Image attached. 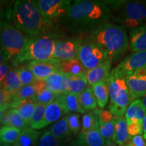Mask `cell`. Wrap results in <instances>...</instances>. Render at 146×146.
<instances>
[{
    "label": "cell",
    "instance_id": "7a4b0ae2",
    "mask_svg": "<svg viewBox=\"0 0 146 146\" xmlns=\"http://www.w3.org/2000/svg\"><path fill=\"white\" fill-rule=\"evenodd\" d=\"M88 38L100 45L112 60L121 57L129 45L127 29L112 23L101 25L90 33Z\"/></svg>",
    "mask_w": 146,
    "mask_h": 146
},
{
    "label": "cell",
    "instance_id": "7402d4cb",
    "mask_svg": "<svg viewBox=\"0 0 146 146\" xmlns=\"http://www.w3.org/2000/svg\"><path fill=\"white\" fill-rule=\"evenodd\" d=\"M0 125L1 127H10L19 129L28 127V124L24 120L15 108H9L5 111Z\"/></svg>",
    "mask_w": 146,
    "mask_h": 146
},
{
    "label": "cell",
    "instance_id": "4316f807",
    "mask_svg": "<svg viewBox=\"0 0 146 146\" xmlns=\"http://www.w3.org/2000/svg\"><path fill=\"white\" fill-rule=\"evenodd\" d=\"M59 71L69 75H78V74H85L87 70L84 68L80 60L78 58L66 60V61H59Z\"/></svg>",
    "mask_w": 146,
    "mask_h": 146
},
{
    "label": "cell",
    "instance_id": "ee69618b",
    "mask_svg": "<svg viewBox=\"0 0 146 146\" xmlns=\"http://www.w3.org/2000/svg\"><path fill=\"white\" fill-rule=\"evenodd\" d=\"M12 95L3 87L0 89V108L5 104L10 103Z\"/></svg>",
    "mask_w": 146,
    "mask_h": 146
},
{
    "label": "cell",
    "instance_id": "8d00e7d4",
    "mask_svg": "<svg viewBox=\"0 0 146 146\" xmlns=\"http://www.w3.org/2000/svg\"><path fill=\"white\" fill-rule=\"evenodd\" d=\"M116 119V118L115 117L114 119L110 123H99L98 131L105 140H113L114 141Z\"/></svg>",
    "mask_w": 146,
    "mask_h": 146
},
{
    "label": "cell",
    "instance_id": "1f68e13d",
    "mask_svg": "<svg viewBox=\"0 0 146 146\" xmlns=\"http://www.w3.org/2000/svg\"><path fill=\"white\" fill-rule=\"evenodd\" d=\"M21 130L14 127H1L0 129V141L7 145H14L17 141Z\"/></svg>",
    "mask_w": 146,
    "mask_h": 146
},
{
    "label": "cell",
    "instance_id": "5bb4252c",
    "mask_svg": "<svg viewBox=\"0 0 146 146\" xmlns=\"http://www.w3.org/2000/svg\"><path fill=\"white\" fill-rule=\"evenodd\" d=\"M45 88L57 95L68 91V75L61 71H56L44 80Z\"/></svg>",
    "mask_w": 146,
    "mask_h": 146
},
{
    "label": "cell",
    "instance_id": "f907efd6",
    "mask_svg": "<svg viewBox=\"0 0 146 146\" xmlns=\"http://www.w3.org/2000/svg\"><path fill=\"white\" fill-rule=\"evenodd\" d=\"M104 146H118L113 140H106Z\"/></svg>",
    "mask_w": 146,
    "mask_h": 146
},
{
    "label": "cell",
    "instance_id": "bcb514c9",
    "mask_svg": "<svg viewBox=\"0 0 146 146\" xmlns=\"http://www.w3.org/2000/svg\"><path fill=\"white\" fill-rule=\"evenodd\" d=\"M10 103H7L5 104V105H3L0 108V123H1V120L2 119L3 115H4L5 111L7 110L10 108Z\"/></svg>",
    "mask_w": 146,
    "mask_h": 146
},
{
    "label": "cell",
    "instance_id": "52a82bcc",
    "mask_svg": "<svg viewBox=\"0 0 146 146\" xmlns=\"http://www.w3.org/2000/svg\"><path fill=\"white\" fill-rule=\"evenodd\" d=\"M29 38V36L10 23L0 26V47L12 62H14L25 50Z\"/></svg>",
    "mask_w": 146,
    "mask_h": 146
},
{
    "label": "cell",
    "instance_id": "7c38bea8",
    "mask_svg": "<svg viewBox=\"0 0 146 146\" xmlns=\"http://www.w3.org/2000/svg\"><path fill=\"white\" fill-rule=\"evenodd\" d=\"M146 66V51L133 52L126 57L114 70L125 77Z\"/></svg>",
    "mask_w": 146,
    "mask_h": 146
},
{
    "label": "cell",
    "instance_id": "83f0119b",
    "mask_svg": "<svg viewBox=\"0 0 146 146\" xmlns=\"http://www.w3.org/2000/svg\"><path fill=\"white\" fill-rule=\"evenodd\" d=\"M49 131L60 141H62L66 138L68 137L71 135V132L69 129L66 116H63L53 124L49 129Z\"/></svg>",
    "mask_w": 146,
    "mask_h": 146
},
{
    "label": "cell",
    "instance_id": "60d3db41",
    "mask_svg": "<svg viewBox=\"0 0 146 146\" xmlns=\"http://www.w3.org/2000/svg\"><path fill=\"white\" fill-rule=\"evenodd\" d=\"M97 115L98 116V119H99V123H110L112 120L115 118L110 111L108 110H102V109H96Z\"/></svg>",
    "mask_w": 146,
    "mask_h": 146
},
{
    "label": "cell",
    "instance_id": "f6af8a7d",
    "mask_svg": "<svg viewBox=\"0 0 146 146\" xmlns=\"http://www.w3.org/2000/svg\"><path fill=\"white\" fill-rule=\"evenodd\" d=\"M128 146H146V140L142 135L133 137Z\"/></svg>",
    "mask_w": 146,
    "mask_h": 146
},
{
    "label": "cell",
    "instance_id": "ba28073f",
    "mask_svg": "<svg viewBox=\"0 0 146 146\" xmlns=\"http://www.w3.org/2000/svg\"><path fill=\"white\" fill-rule=\"evenodd\" d=\"M77 58L87 70L94 68L109 58L108 55L100 45L89 38L82 39Z\"/></svg>",
    "mask_w": 146,
    "mask_h": 146
},
{
    "label": "cell",
    "instance_id": "681fc988",
    "mask_svg": "<svg viewBox=\"0 0 146 146\" xmlns=\"http://www.w3.org/2000/svg\"><path fill=\"white\" fill-rule=\"evenodd\" d=\"M62 146H79V145H78L77 142H76V139H74V140H72V141L68 142V143H65L64 145L63 144Z\"/></svg>",
    "mask_w": 146,
    "mask_h": 146
},
{
    "label": "cell",
    "instance_id": "74e56055",
    "mask_svg": "<svg viewBox=\"0 0 146 146\" xmlns=\"http://www.w3.org/2000/svg\"><path fill=\"white\" fill-rule=\"evenodd\" d=\"M62 141H60L51 134L49 130L45 131L40 136L36 146H62Z\"/></svg>",
    "mask_w": 146,
    "mask_h": 146
},
{
    "label": "cell",
    "instance_id": "d4e9b609",
    "mask_svg": "<svg viewBox=\"0 0 146 146\" xmlns=\"http://www.w3.org/2000/svg\"><path fill=\"white\" fill-rule=\"evenodd\" d=\"M36 105V103L33 99L30 98L11 105L10 108H15L17 110L21 117L28 124L32 117Z\"/></svg>",
    "mask_w": 146,
    "mask_h": 146
},
{
    "label": "cell",
    "instance_id": "816d5d0a",
    "mask_svg": "<svg viewBox=\"0 0 146 146\" xmlns=\"http://www.w3.org/2000/svg\"><path fill=\"white\" fill-rule=\"evenodd\" d=\"M141 102H142V103H143V106L146 108V94L143 97V98H141Z\"/></svg>",
    "mask_w": 146,
    "mask_h": 146
},
{
    "label": "cell",
    "instance_id": "4dcf8cb0",
    "mask_svg": "<svg viewBox=\"0 0 146 146\" xmlns=\"http://www.w3.org/2000/svg\"><path fill=\"white\" fill-rule=\"evenodd\" d=\"M78 99L80 105L87 112L89 110H96L98 106L96 98L91 86H88L81 94H78Z\"/></svg>",
    "mask_w": 146,
    "mask_h": 146
},
{
    "label": "cell",
    "instance_id": "b9f144b4",
    "mask_svg": "<svg viewBox=\"0 0 146 146\" xmlns=\"http://www.w3.org/2000/svg\"><path fill=\"white\" fill-rule=\"evenodd\" d=\"M128 134L130 137L141 135L143 134V129H142V123H127Z\"/></svg>",
    "mask_w": 146,
    "mask_h": 146
},
{
    "label": "cell",
    "instance_id": "6da1fadb",
    "mask_svg": "<svg viewBox=\"0 0 146 146\" xmlns=\"http://www.w3.org/2000/svg\"><path fill=\"white\" fill-rule=\"evenodd\" d=\"M112 12V0H76L71 3L61 21L72 33L89 34L101 25L110 23Z\"/></svg>",
    "mask_w": 146,
    "mask_h": 146
},
{
    "label": "cell",
    "instance_id": "2e32d148",
    "mask_svg": "<svg viewBox=\"0 0 146 146\" xmlns=\"http://www.w3.org/2000/svg\"><path fill=\"white\" fill-rule=\"evenodd\" d=\"M112 63V59L109 58L94 68L87 70L85 75L89 85L91 86L98 82L106 81L110 74Z\"/></svg>",
    "mask_w": 146,
    "mask_h": 146
},
{
    "label": "cell",
    "instance_id": "ac0fdd59",
    "mask_svg": "<svg viewBox=\"0 0 146 146\" xmlns=\"http://www.w3.org/2000/svg\"><path fill=\"white\" fill-rule=\"evenodd\" d=\"M129 45L133 52L146 51V25L130 29Z\"/></svg>",
    "mask_w": 146,
    "mask_h": 146
},
{
    "label": "cell",
    "instance_id": "8fae6325",
    "mask_svg": "<svg viewBox=\"0 0 146 146\" xmlns=\"http://www.w3.org/2000/svg\"><path fill=\"white\" fill-rule=\"evenodd\" d=\"M131 100L141 99L146 94V66L126 77Z\"/></svg>",
    "mask_w": 146,
    "mask_h": 146
},
{
    "label": "cell",
    "instance_id": "9a60e30c",
    "mask_svg": "<svg viewBox=\"0 0 146 146\" xmlns=\"http://www.w3.org/2000/svg\"><path fill=\"white\" fill-rule=\"evenodd\" d=\"M67 114L68 113L66 112L64 107L63 106L61 101L58 97L56 100L46 106L43 120L40 126L39 129L46 127L47 126L50 125L51 124L56 123L63 116H65V115Z\"/></svg>",
    "mask_w": 146,
    "mask_h": 146
},
{
    "label": "cell",
    "instance_id": "4fadbf2b",
    "mask_svg": "<svg viewBox=\"0 0 146 146\" xmlns=\"http://www.w3.org/2000/svg\"><path fill=\"white\" fill-rule=\"evenodd\" d=\"M59 61H33L27 64V66L31 71L37 80H45L53 73L59 70Z\"/></svg>",
    "mask_w": 146,
    "mask_h": 146
},
{
    "label": "cell",
    "instance_id": "f35d334b",
    "mask_svg": "<svg viewBox=\"0 0 146 146\" xmlns=\"http://www.w3.org/2000/svg\"><path fill=\"white\" fill-rule=\"evenodd\" d=\"M67 122L71 133L74 135L78 134L81 129V116L78 113H69L66 115Z\"/></svg>",
    "mask_w": 146,
    "mask_h": 146
},
{
    "label": "cell",
    "instance_id": "ffe728a7",
    "mask_svg": "<svg viewBox=\"0 0 146 146\" xmlns=\"http://www.w3.org/2000/svg\"><path fill=\"white\" fill-rule=\"evenodd\" d=\"M76 141L79 146H104L106 142L98 129L81 132Z\"/></svg>",
    "mask_w": 146,
    "mask_h": 146
},
{
    "label": "cell",
    "instance_id": "7dc6e473",
    "mask_svg": "<svg viewBox=\"0 0 146 146\" xmlns=\"http://www.w3.org/2000/svg\"><path fill=\"white\" fill-rule=\"evenodd\" d=\"M8 57H7L6 54H5V52H3L2 49L0 47V64H1L3 62L8 60Z\"/></svg>",
    "mask_w": 146,
    "mask_h": 146
},
{
    "label": "cell",
    "instance_id": "f5cc1de1",
    "mask_svg": "<svg viewBox=\"0 0 146 146\" xmlns=\"http://www.w3.org/2000/svg\"><path fill=\"white\" fill-rule=\"evenodd\" d=\"M0 146H10V145H7V144L2 143L1 141H0Z\"/></svg>",
    "mask_w": 146,
    "mask_h": 146
},
{
    "label": "cell",
    "instance_id": "d6986e66",
    "mask_svg": "<svg viewBox=\"0 0 146 146\" xmlns=\"http://www.w3.org/2000/svg\"><path fill=\"white\" fill-rule=\"evenodd\" d=\"M146 114V108L141 99L135 100L130 104L125 112V117L127 123H141Z\"/></svg>",
    "mask_w": 146,
    "mask_h": 146
},
{
    "label": "cell",
    "instance_id": "484cf974",
    "mask_svg": "<svg viewBox=\"0 0 146 146\" xmlns=\"http://www.w3.org/2000/svg\"><path fill=\"white\" fill-rule=\"evenodd\" d=\"M91 87L96 98L98 106L100 109L104 108L109 102V90L106 81L98 82Z\"/></svg>",
    "mask_w": 146,
    "mask_h": 146
},
{
    "label": "cell",
    "instance_id": "e575fe53",
    "mask_svg": "<svg viewBox=\"0 0 146 146\" xmlns=\"http://www.w3.org/2000/svg\"><path fill=\"white\" fill-rule=\"evenodd\" d=\"M16 72L23 86L32 85L36 81L31 71L27 66V65H20L15 67Z\"/></svg>",
    "mask_w": 146,
    "mask_h": 146
},
{
    "label": "cell",
    "instance_id": "8992f818",
    "mask_svg": "<svg viewBox=\"0 0 146 146\" xmlns=\"http://www.w3.org/2000/svg\"><path fill=\"white\" fill-rule=\"evenodd\" d=\"M106 81L109 90V110L115 117L124 116L132 101L126 77L113 69Z\"/></svg>",
    "mask_w": 146,
    "mask_h": 146
},
{
    "label": "cell",
    "instance_id": "d6a6232c",
    "mask_svg": "<svg viewBox=\"0 0 146 146\" xmlns=\"http://www.w3.org/2000/svg\"><path fill=\"white\" fill-rule=\"evenodd\" d=\"M99 127V119L95 110L94 111L87 112L82 116L81 132L98 129Z\"/></svg>",
    "mask_w": 146,
    "mask_h": 146
},
{
    "label": "cell",
    "instance_id": "f1b7e54d",
    "mask_svg": "<svg viewBox=\"0 0 146 146\" xmlns=\"http://www.w3.org/2000/svg\"><path fill=\"white\" fill-rule=\"evenodd\" d=\"M68 92L78 95L88 87V82H87L85 74H78V75H69L68 74Z\"/></svg>",
    "mask_w": 146,
    "mask_h": 146
},
{
    "label": "cell",
    "instance_id": "db71d44e",
    "mask_svg": "<svg viewBox=\"0 0 146 146\" xmlns=\"http://www.w3.org/2000/svg\"><path fill=\"white\" fill-rule=\"evenodd\" d=\"M1 127H0V129H1Z\"/></svg>",
    "mask_w": 146,
    "mask_h": 146
},
{
    "label": "cell",
    "instance_id": "c3c4849f",
    "mask_svg": "<svg viewBox=\"0 0 146 146\" xmlns=\"http://www.w3.org/2000/svg\"><path fill=\"white\" fill-rule=\"evenodd\" d=\"M142 129H143V136L146 140V114L142 121Z\"/></svg>",
    "mask_w": 146,
    "mask_h": 146
},
{
    "label": "cell",
    "instance_id": "e0dca14e",
    "mask_svg": "<svg viewBox=\"0 0 146 146\" xmlns=\"http://www.w3.org/2000/svg\"><path fill=\"white\" fill-rule=\"evenodd\" d=\"M45 88L44 80H37L32 85H25L20 89V90L17 91L15 94L11 98L10 101V106L18 102L23 101V100L33 98L35 96L36 93L41 91L42 89Z\"/></svg>",
    "mask_w": 146,
    "mask_h": 146
},
{
    "label": "cell",
    "instance_id": "30bf717a",
    "mask_svg": "<svg viewBox=\"0 0 146 146\" xmlns=\"http://www.w3.org/2000/svg\"><path fill=\"white\" fill-rule=\"evenodd\" d=\"M81 41L82 39L78 37L56 39L55 42L53 60L61 62L77 58Z\"/></svg>",
    "mask_w": 146,
    "mask_h": 146
},
{
    "label": "cell",
    "instance_id": "3957f363",
    "mask_svg": "<svg viewBox=\"0 0 146 146\" xmlns=\"http://www.w3.org/2000/svg\"><path fill=\"white\" fill-rule=\"evenodd\" d=\"M11 20L16 28L29 36H36L47 32V26L34 1H14Z\"/></svg>",
    "mask_w": 146,
    "mask_h": 146
},
{
    "label": "cell",
    "instance_id": "44dd1931",
    "mask_svg": "<svg viewBox=\"0 0 146 146\" xmlns=\"http://www.w3.org/2000/svg\"><path fill=\"white\" fill-rule=\"evenodd\" d=\"M42 132L38 131L30 127H27L21 130L13 146H36Z\"/></svg>",
    "mask_w": 146,
    "mask_h": 146
},
{
    "label": "cell",
    "instance_id": "603a6c76",
    "mask_svg": "<svg viewBox=\"0 0 146 146\" xmlns=\"http://www.w3.org/2000/svg\"><path fill=\"white\" fill-rule=\"evenodd\" d=\"M116 118L114 141L118 146H128L131 137L128 134L127 120L124 116Z\"/></svg>",
    "mask_w": 146,
    "mask_h": 146
},
{
    "label": "cell",
    "instance_id": "f546056e",
    "mask_svg": "<svg viewBox=\"0 0 146 146\" xmlns=\"http://www.w3.org/2000/svg\"><path fill=\"white\" fill-rule=\"evenodd\" d=\"M22 87L23 85L20 81L15 67H12L8 71L5 76L2 87L6 89L12 96H13L20 90Z\"/></svg>",
    "mask_w": 146,
    "mask_h": 146
},
{
    "label": "cell",
    "instance_id": "cb8c5ba5",
    "mask_svg": "<svg viewBox=\"0 0 146 146\" xmlns=\"http://www.w3.org/2000/svg\"><path fill=\"white\" fill-rule=\"evenodd\" d=\"M58 98L61 101L63 106L64 107L68 114L72 112L85 114L87 112V111L84 110L80 105L78 99V95L67 91L64 94L60 95Z\"/></svg>",
    "mask_w": 146,
    "mask_h": 146
},
{
    "label": "cell",
    "instance_id": "ab89813d",
    "mask_svg": "<svg viewBox=\"0 0 146 146\" xmlns=\"http://www.w3.org/2000/svg\"><path fill=\"white\" fill-rule=\"evenodd\" d=\"M11 5L10 1H0V26L10 22L12 10Z\"/></svg>",
    "mask_w": 146,
    "mask_h": 146
},
{
    "label": "cell",
    "instance_id": "d590c367",
    "mask_svg": "<svg viewBox=\"0 0 146 146\" xmlns=\"http://www.w3.org/2000/svg\"><path fill=\"white\" fill-rule=\"evenodd\" d=\"M59 95H57L46 88L42 89L41 91L36 93L33 99L36 104L48 105L58 98Z\"/></svg>",
    "mask_w": 146,
    "mask_h": 146
},
{
    "label": "cell",
    "instance_id": "836d02e7",
    "mask_svg": "<svg viewBox=\"0 0 146 146\" xmlns=\"http://www.w3.org/2000/svg\"><path fill=\"white\" fill-rule=\"evenodd\" d=\"M45 108H46V105L36 104L32 117L28 123V126L35 130H39L40 126L43 120Z\"/></svg>",
    "mask_w": 146,
    "mask_h": 146
},
{
    "label": "cell",
    "instance_id": "7bdbcfd3",
    "mask_svg": "<svg viewBox=\"0 0 146 146\" xmlns=\"http://www.w3.org/2000/svg\"><path fill=\"white\" fill-rule=\"evenodd\" d=\"M12 67H14L12 62L9 60L0 64V89L3 87L5 78L8 71Z\"/></svg>",
    "mask_w": 146,
    "mask_h": 146
},
{
    "label": "cell",
    "instance_id": "277c9868",
    "mask_svg": "<svg viewBox=\"0 0 146 146\" xmlns=\"http://www.w3.org/2000/svg\"><path fill=\"white\" fill-rule=\"evenodd\" d=\"M111 21L130 29L146 25V1L112 0Z\"/></svg>",
    "mask_w": 146,
    "mask_h": 146
},
{
    "label": "cell",
    "instance_id": "9c48e42d",
    "mask_svg": "<svg viewBox=\"0 0 146 146\" xmlns=\"http://www.w3.org/2000/svg\"><path fill=\"white\" fill-rule=\"evenodd\" d=\"M34 2L47 26L62 20L72 3L69 0H37Z\"/></svg>",
    "mask_w": 146,
    "mask_h": 146
},
{
    "label": "cell",
    "instance_id": "5b68a950",
    "mask_svg": "<svg viewBox=\"0 0 146 146\" xmlns=\"http://www.w3.org/2000/svg\"><path fill=\"white\" fill-rule=\"evenodd\" d=\"M54 35L45 32L36 36H29L25 49L14 62V67L33 60L50 61L53 60L55 42Z\"/></svg>",
    "mask_w": 146,
    "mask_h": 146
}]
</instances>
